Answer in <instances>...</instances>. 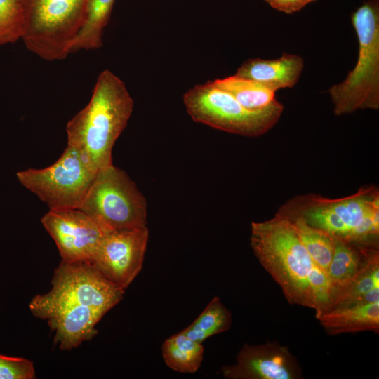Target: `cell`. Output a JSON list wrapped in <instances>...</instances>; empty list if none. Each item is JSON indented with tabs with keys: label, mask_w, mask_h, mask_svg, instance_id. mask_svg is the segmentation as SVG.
<instances>
[{
	"label": "cell",
	"mask_w": 379,
	"mask_h": 379,
	"mask_svg": "<svg viewBox=\"0 0 379 379\" xmlns=\"http://www.w3.org/2000/svg\"><path fill=\"white\" fill-rule=\"evenodd\" d=\"M250 244L291 305L314 310L316 318L329 310L328 277L313 261L288 219L275 214L270 220L252 222Z\"/></svg>",
	"instance_id": "6da1fadb"
},
{
	"label": "cell",
	"mask_w": 379,
	"mask_h": 379,
	"mask_svg": "<svg viewBox=\"0 0 379 379\" xmlns=\"http://www.w3.org/2000/svg\"><path fill=\"white\" fill-rule=\"evenodd\" d=\"M134 102L124 81L102 71L88 103L67 123V145L78 149L91 168L112 164L113 146L132 114Z\"/></svg>",
	"instance_id": "7a4b0ae2"
},
{
	"label": "cell",
	"mask_w": 379,
	"mask_h": 379,
	"mask_svg": "<svg viewBox=\"0 0 379 379\" xmlns=\"http://www.w3.org/2000/svg\"><path fill=\"white\" fill-rule=\"evenodd\" d=\"M276 214L302 218L333 239L378 247L379 192L376 187L364 186L352 195L337 199L315 194L298 195L287 201Z\"/></svg>",
	"instance_id": "3957f363"
},
{
	"label": "cell",
	"mask_w": 379,
	"mask_h": 379,
	"mask_svg": "<svg viewBox=\"0 0 379 379\" xmlns=\"http://www.w3.org/2000/svg\"><path fill=\"white\" fill-rule=\"evenodd\" d=\"M358 58L346 78L328 89L336 116L379 108V1L368 0L351 15Z\"/></svg>",
	"instance_id": "277c9868"
},
{
	"label": "cell",
	"mask_w": 379,
	"mask_h": 379,
	"mask_svg": "<svg viewBox=\"0 0 379 379\" xmlns=\"http://www.w3.org/2000/svg\"><path fill=\"white\" fill-rule=\"evenodd\" d=\"M78 209L104 233L147 226L145 197L128 174L113 164L97 172Z\"/></svg>",
	"instance_id": "5b68a950"
},
{
	"label": "cell",
	"mask_w": 379,
	"mask_h": 379,
	"mask_svg": "<svg viewBox=\"0 0 379 379\" xmlns=\"http://www.w3.org/2000/svg\"><path fill=\"white\" fill-rule=\"evenodd\" d=\"M183 102L194 121L246 137H258L269 131L284 111L279 101L262 110L247 109L213 81L190 88L184 94Z\"/></svg>",
	"instance_id": "8992f818"
},
{
	"label": "cell",
	"mask_w": 379,
	"mask_h": 379,
	"mask_svg": "<svg viewBox=\"0 0 379 379\" xmlns=\"http://www.w3.org/2000/svg\"><path fill=\"white\" fill-rule=\"evenodd\" d=\"M87 1L25 0L22 40L27 48L47 61L65 59L84 22Z\"/></svg>",
	"instance_id": "52a82bcc"
},
{
	"label": "cell",
	"mask_w": 379,
	"mask_h": 379,
	"mask_svg": "<svg viewBox=\"0 0 379 379\" xmlns=\"http://www.w3.org/2000/svg\"><path fill=\"white\" fill-rule=\"evenodd\" d=\"M97 173L76 148L68 145L52 165L16 173L20 183L49 210L79 208Z\"/></svg>",
	"instance_id": "ba28073f"
},
{
	"label": "cell",
	"mask_w": 379,
	"mask_h": 379,
	"mask_svg": "<svg viewBox=\"0 0 379 379\" xmlns=\"http://www.w3.org/2000/svg\"><path fill=\"white\" fill-rule=\"evenodd\" d=\"M51 284L46 293L51 297L91 308L104 315L122 300L125 292L89 262L62 260L54 272Z\"/></svg>",
	"instance_id": "9c48e42d"
},
{
	"label": "cell",
	"mask_w": 379,
	"mask_h": 379,
	"mask_svg": "<svg viewBox=\"0 0 379 379\" xmlns=\"http://www.w3.org/2000/svg\"><path fill=\"white\" fill-rule=\"evenodd\" d=\"M148 239L147 226L104 233L91 263L126 290L142 267Z\"/></svg>",
	"instance_id": "30bf717a"
},
{
	"label": "cell",
	"mask_w": 379,
	"mask_h": 379,
	"mask_svg": "<svg viewBox=\"0 0 379 379\" xmlns=\"http://www.w3.org/2000/svg\"><path fill=\"white\" fill-rule=\"evenodd\" d=\"M41 221L62 260L91 262L104 232L90 217L78 208L49 210Z\"/></svg>",
	"instance_id": "8fae6325"
},
{
	"label": "cell",
	"mask_w": 379,
	"mask_h": 379,
	"mask_svg": "<svg viewBox=\"0 0 379 379\" xmlns=\"http://www.w3.org/2000/svg\"><path fill=\"white\" fill-rule=\"evenodd\" d=\"M29 309L34 316L47 321L55 332V342L65 350L92 338L97 333V324L104 316L91 308L70 304L46 293L35 296Z\"/></svg>",
	"instance_id": "7c38bea8"
},
{
	"label": "cell",
	"mask_w": 379,
	"mask_h": 379,
	"mask_svg": "<svg viewBox=\"0 0 379 379\" xmlns=\"http://www.w3.org/2000/svg\"><path fill=\"white\" fill-rule=\"evenodd\" d=\"M228 379H299L302 378L298 361L286 346L277 342L244 344L236 361L222 368Z\"/></svg>",
	"instance_id": "4fadbf2b"
},
{
	"label": "cell",
	"mask_w": 379,
	"mask_h": 379,
	"mask_svg": "<svg viewBox=\"0 0 379 379\" xmlns=\"http://www.w3.org/2000/svg\"><path fill=\"white\" fill-rule=\"evenodd\" d=\"M304 66L302 57L284 53L276 59H248L235 74L257 81L276 92L281 88H293L298 83Z\"/></svg>",
	"instance_id": "5bb4252c"
},
{
	"label": "cell",
	"mask_w": 379,
	"mask_h": 379,
	"mask_svg": "<svg viewBox=\"0 0 379 379\" xmlns=\"http://www.w3.org/2000/svg\"><path fill=\"white\" fill-rule=\"evenodd\" d=\"M329 335L379 331V302L333 307L317 318Z\"/></svg>",
	"instance_id": "9a60e30c"
},
{
	"label": "cell",
	"mask_w": 379,
	"mask_h": 379,
	"mask_svg": "<svg viewBox=\"0 0 379 379\" xmlns=\"http://www.w3.org/2000/svg\"><path fill=\"white\" fill-rule=\"evenodd\" d=\"M374 302H379L378 247L371 248L366 261L359 274L333 296L329 310L336 307Z\"/></svg>",
	"instance_id": "2e32d148"
},
{
	"label": "cell",
	"mask_w": 379,
	"mask_h": 379,
	"mask_svg": "<svg viewBox=\"0 0 379 379\" xmlns=\"http://www.w3.org/2000/svg\"><path fill=\"white\" fill-rule=\"evenodd\" d=\"M333 239V253L328 270L331 287V300L338 291L347 285L359 274L366 261L371 248H374Z\"/></svg>",
	"instance_id": "e0dca14e"
},
{
	"label": "cell",
	"mask_w": 379,
	"mask_h": 379,
	"mask_svg": "<svg viewBox=\"0 0 379 379\" xmlns=\"http://www.w3.org/2000/svg\"><path fill=\"white\" fill-rule=\"evenodd\" d=\"M115 0H88L84 22L75 36L69 53L102 47V35Z\"/></svg>",
	"instance_id": "ac0fdd59"
},
{
	"label": "cell",
	"mask_w": 379,
	"mask_h": 379,
	"mask_svg": "<svg viewBox=\"0 0 379 379\" xmlns=\"http://www.w3.org/2000/svg\"><path fill=\"white\" fill-rule=\"evenodd\" d=\"M166 365L182 373H195L204 358L202 343L194 341L181 331L166 338L161 346Z\"/></svg>",
	"instance_id": "d6986e66"
},
{
	"label": "cell",
	"mask_w": 379,
	"mask_h": 379,
	"mask_svg": "<svg viewBox=\"0 0 379 379\" xmlns=\"http://www.w3.org/2000/svg\"><path fill=\"white\" fill-rule=\"evenodd\" d=\"M213 81L218 87L232 95L243 107L251 111L265 109L278 101L273 90L236 74Z\"/></svg>",
	"instance_id": "ffe728a7"
},
{
	"label": "cell",
	"mask_w": 379,
	"mask_h": 379,
	"mask_svg": "<svg viewBox=\"0 0 379 379\" xmlns=\"http://www.w3.org/2000/svg\"><path fill=\"white\" fill-rule=\"evenodd\" d=\"M232 315L218 297H214L197 318L181 332L202 343L207 338L230 329Z\"/></svg>",
	"instance_id": "44dd1931"
},
{
	"label": "cell",
	"mask_w": 379,
	"mask_h": 379,
	"mask_svg": "<svg viewBox=\"0 0 379 379\" xmlns=\"http://www.w3.org/2000/svg\"><path fill=\"white\" fill-rule=\"evenodd\" d=\"M286 219L293 226L300 241L313 261L328 275V267L333 253V238L325 232L310 226L302 218Z\"/></svg>",
	"instance_id": "7402d4cb"
},
{
	"label": "cell",
	"mask_w": 379,
	"mask_h": 379,
	"mask_svg": "<svg viewBox=\"0 0 379 379\" xmlns=\"http://www.w3.org/2000/svg\"><path fill=\"white\" fill-rule=\"evenodd\" d=\"M25 24V0H0V46L22 39Z\"/></svg>",
	"instance_id": "603a6c76"
},
{
	"label": "cell",
	"mask_w": 379,
	"mask_h": 379,
	"mask_svg": "<svg viewBox=\"0 0 379 379\" xmlns=\"http://www.w3.org/2000/svg\"><path fill=\"white\" fill-rule=\"evenodd\" d=\"M36 378L33 363L21 357L0 354V379H32Z\"/></svg>",
	"instance_id": "cb8c5ba5"
},
{
	"label": "cell",
	"mask_w": 379,
	"mask_h": 379,
	"mask_svg": "<svg viewBox=\"0 0 379 379\" xmlns=\"http://www.w3.org/2000/svg\"><path fill=\"white\" fill-rule=\"evenodd\" d=\"M317 0H272L269 5L275 10L291 14Z\"/></svg>",
	"instance_id": "d4e9b609"
},
{
	"label": "cell",
	"mask_w": 379,
	"mask_h": 379,
	"mask_svg": "<svg viewBox=\"0 0 379 379\" xmlns=\"http://www.w3.org/2000/svg\"><path fill=\"white\" fill-rule=\"evenodd\" d=\"M267 3L270 4L272 0H265Z\"/></svg>",
	"instance_id": "484cf974"
}]
</instances>
